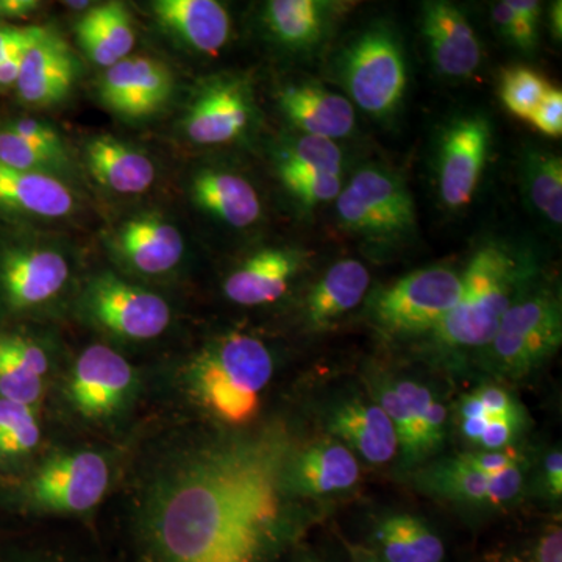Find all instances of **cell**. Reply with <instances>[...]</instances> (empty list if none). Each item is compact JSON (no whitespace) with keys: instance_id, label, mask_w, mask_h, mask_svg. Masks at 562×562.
Listing matches in <instances>:
<instances>
[{"instance_id":"cell-1","label":"cell","mask_w":562,"mask_h":562,"mask_svg":"<svg viewBox=\"0 0 562 562\" xmlns=\"http://www.w3.org/2000/svg\"><path fill=\"white\" fill-rule=\"evenodd\" d=\"M292 453L290 432L273 425L181 460L147 505V562L268 561L286 532Z\"/></svg>"},{"instance_id":"cell-2","label":"cell","mask_w":562,"mask_h":562,"mask_svg":"<svg viewBox=\"0 0 562 562\" xmlns=\"http://www.w3.org/2000/svg\"><path fill=\"white\" fill-rule=\"evenodd\" d=\"M535 272L527 251L497 239L482 244L462 272L460 301L431 331L435 341L442 349H484Z\"/></svg>"},{"instance_id":"cell-3","label":"cell","mask_w":562,"mask_h":562,"mask_svg":"<svg viewBox=\"0 0 562 562\" xmlns=\"http://www.w3.org/2000/svg\"><path fill=\"white\" fill-rule=\"evenodd\" d=\"M273 360L266 344L254 336L231 333L206 344L188 366L192 397L227 424H246L260 408L271 382Z\"/></svg>"},{"instance_id":"cell-4","label":"cell","mask_w":562,"mask_h":562,"mask_svg":"<svg viewBox=\"0 0 562 562\" xmlns=\"http://www.w3.org/2000/svg\"><path fill=\"white\" fill-rule=\"evenodd\" d=\"M336 213L346 231L376 250H394L417 232L412 191L382 165L362 166L351 176L336 198Z\"/></svg>"},{"instance_id":"cell-5","label":"cell","mask_w":562,"mask_h":562,"mask_svg":"<svg viewBox=\"0 0 562 562\" xmlns=\"http://www.w3.org/2000/svg\"><path fill=\"white\" fill-rule=\"evenodd\" d=\"M562 344L560 291L531 283L503 317L484 347L487 371L506 379H522L552 358Z\"/></svg>"},{"instance_id":"cell-6","label":"cell","mask_w":562,"mask_h":562,"mask_svg":"<svg viewBox=\"0 0 562 562\" xmlns=\"http://www.w3.org/2000/svg\"><path fill=\"white\" fill-rule=\"evenodd\" d=\"M339 77L351 105L376 120L401 109L408 88V63L401 35L376 22L350 41L338 61Z\"/></svg>"},{"instance_id":"cell-7","label":"cell","mask_w":562,"mask_h":562,"mask_svg":"<svg viewBox=\"0 0 562 562\" xmlns=\"http://www.w3.org/2000/svg\"><path fill=\"white\" fill-rule=\"evenodd\" d=\"M462 272L449 266H430L402 277L391 286L373 292V322L391 335H420L435 330L458 301Z\"/></svg>"},{"instance_id":"cell-8","label":"cell","mask_w":562,"mask_h":562,"mask_svg":"<svg viewBox=\"0 0 562 562\" xmlns=\"http://www.w3.org/2000/svg\"><path fill=\"white\" fill-rule=\"evenodd\" d=\"M491 147L492 125L482 113L460 114L443 127L436 154V183L446 209L457 211L471 205Z\"/></svg>"},{"instance_id":"cell-9","label":"cell","mask_w":562,"mask_h":562,"mask_svg":"<svg viewBox=\"0 0 562 562\" xmlns=\"http://www.w3.org/2000/svg\"><path fill=\"white\" fill-rule=\"evenodd\" d=\"M85 306L106 331L133 341L157 338L171 324V308L160 295L110 273L90 281Z\"/></svg>"},{"instance_id":"cell-10","label":"cell","mask_w":562,"mask_h":562,"mask_svg":"<svg viewBox=\"0 0 562 562\" xmlns=\"http://www.w3.org/2000/svg\"><path fill=\"white\" fill-rule=\"evenodd\" d=\"M257 117L249 80L224 76L206 81L188 106L183 132L198 146H222L241 138Z\"/></svg>"},{"instance_id":"cell-11","label":"cell","mask_w":562,"mask_h":562,"mask_svg":"<svg viewBox=\"0 0 562 562\" xmlns=\"http://www.w3.org/2000/svg\"><path fill=\"white\" fill-rule=\"evenodd\" d=\"M110 483L109 462L95 452L58 454L29 484V497L52 513H85L94 508Z\"/></svg>"},{"instance_id":"cell-12","label":"cell","mask_w":562,"mask_h":562,"mask_svg":"<svg viewBox=\"0 0 562 562\" xmlns=\"http://www.w3.org/2000/svg\"><path fill=\"white\" fill-rule=\"evenodd\" d=\"M380 406L397 432L398 449L406 462H419L441 447L447 409L427 386L398 380L380 391Z\"/></svg>"},{"instance_id":"cell-13","label":"cell","mask_w":562,"mask_h":562,"mask_svg":"<svg viewBox=\"0 0 562 562\" xmlns=\"http://www.w3.org/2000/svg\"><path fill=\"white\" fill-rule=\"evenodd\" d=\"M171 69L155 58L127 57L106 68L99 80L102 105L125 120H144L158 113L171 99Z\"/></svg>"},{"instance_id":"cell-14","label":"cell","mask_w":562,"mask_h":562,"mask_svg":"<svg viewBox=\"0 0 562 562\" xmlns=\"http://www.w3.org/2000/svg\"><path fill=\"white\" fill-rule=\"evenodd\" d=\"M422 33L432 65L441 76L469 79L482 65V43L468 16L454 3L446 0L422 3Z\"/></svg>"},{"instance_id":"cell-15","label":"cell","mask_w":562,"mask_h":562,"mask_svg":"<svg viewBox=\"0 0 562 562\" xmlns=\"http://www.w3.org/2000/svg\"><path fill=\"white\" fill-rule=\"evenodd\" d=\"M69 262L58 250L16 247L0 258V288L13 310H31L50 302L69 280Z\"/></svg>"},{"instance_id":"cell-16","label":"cell","mask_w":562,"mask_h":562,"mask_svg":"<svg viewBox=\"0 0 562 562\" xmlns=\"http://www.w3.org/2000/svg\"><path fill=\"white\" fill-rule=\"evenodd\" d=\"M133 382L135 373L125 358L98 344L83 350L74 364L70 401L83 416H110L125 402Z\"/></svg>"},{"instance_id":"cell-17","label":"cell","mask_w":562,"mask_h":562,"mask_svg":"<svg viewBox=\"0 0 562 562\" xmlns=\"http://www.w3.org/2000/svg\"><path fill=\"white\" fill-rule=\"evenodd\" d=\"M419 483L424 490L447 501L498 506L519 495L524 472L516 461L502 472L487 476L475 471L460 454L425 469Z\"/></svg>"},{"instance_id":"cell-18","label":"cell","mask_w":562,"mask_h":562,"mask_svg":"<svg viewBox=\"0 0 562 562\" xmlns=\"http://www.w3.org/2000/svg\"><path fill=\"white\" fill-rule=\"evenodd\" d=\"M79 77L76 55L57 33L46 29L22 60L16 90L22 103L46 109L66 99Z\"/></svg>"},{"instance_id":"cell-19","label":"cell","mask_w":562,"mask_h":562,"mask_svg":"<svg viewBox=\"0 0 562 562\" xmlns=\"http://www.w3.org/2000/svg\"><path fill=\"white\" fill-rule=\"evenodd\" d=\"M281 113L302 135L324 139L350 136L357 124L349 99L328 90L319 81L303 80L290 83L277 92Z\"/></svg>"},{"instance_id":"cell-20","label":"cell","mask_w":562,"mask_h":562,"mask_svg":"<svg viewBox=\"0 0 562 562\" xmlns=\"http://www.w3.org/2000/svg\"><path fill=\"white\" fill-rule=\"evenodd\" d=\"M111 247L121 261L146 276L172 271L184 254L179 228L154 213L122 222L114 232Z\"/></svg>"},{"instance_id":"cell-21","label":"cell","mask_w":562,"mask_h":562,"mask_svg":"<svg viewBox=\"0 0 562 562\" xmlns=\"http://www.w3.org/2000/svg\"><path fill=\"white\" fill-rule=\"evenodd\" d=\"M346 3L330 0H271L262 10L269 35L284 49L308 54L330 36Z\"/></svg>"},{"instance_id":"cell-22","label":"cell","mask_w":562,"mask_h":562,"mask_svg":"<svg viewBox=\"0 0 562 562\" xmlns=\"http://www.w3.org/2000/svg\"><path fill=\"white\" fill-rule=\"evenodd\" d=\"M360 480V464L349 447L338 439H321L288 462L284 484L301 495H328L353 487Z\"/></svg>"},{"instance_id":"cell-23","label":"cell","mask_w":562,"mask_h":562,"mask_svg":"<svg viewBox=\"0 0 562 562\" xmlns=\"http://www.w3.org/2000/svg\"><path fill=\"white\" fill-rule=\"evenodd\" d=\"M150 9L162 31L199 54H220L231 40V14L214 0H157Z\"/></svg>"},{"instance_id":"cell-24","label":"cell","mask_w":562,"mask_h":562,"mask_svg":"<svg viewBox=\"0 0 562 562\" xmlns=\"http://www.w3.org/2000/svg\"><path fill=\"white\" fill-rule=\"evenodd\" d=\"M306 255L301 250L272 247L251 255L224 283L228 301L243 306L268 305L290 290Z\"/></svg>"},{"instance_id":"cell-25","label":"cell","mask_w":562,"mask_h":562,"mask_svg":"<svg viewBox=\"0 0 562 562\" xmlns=\"http://www.w3.org/2000/svg\"><path fill=\"white\" fill-rule=\"evenodd\" d=\"M328 425L344 446L371 464L390 462L397 453V432L376 402L350 398L339 403L328 417Z\"/></svg>"},{"instance_id":"cell-26","label":"cell","mask_w":562,"mask_h":562,"mask_svg":"<svg viewBox=\"0 0 562 562\" xmlns=\"http://www.w3.org/2000/svg\"><path fill=\"white\" fill-rule=\"evenodd\" d=\"M85 162L94 180L114 194H143L157 179V168L144 151L111 135L88 140Z\"/></svg>"},{"instance_id":"cell-27","label":"cell","mask_w":562,"mask_h":562,"mask_svg":"<svg viewBox=\"0 0 562 562\" xmlns=\"http://www.w3.org/2000/svg\"><path fill=\"white\" fill-rule=\"evenodd\" d=\"M192 201L233 228H247L261 217V201L249 180L224 169H202L191 183Z\"/></svg>"},{"instance_id":"cell-28","label":"cell","mask_w":562,"mask_h":562,"mask_svg":"<svg viewBox=\"0 0 562 562\" xmlns=\"http://www.w3.org/2000/svg\"><path fill=\"white\" fill-rule=\"evenodd\" d=\"M0 210L58 220L76 210V198L58 177L16 171L0 165Z\"/></svg>"},{"instance_id":"cell-29","label":"cell","mask_w":562,"mask_h":562,"mask_svg":"<svg viewBox=\"0 0 562 562\" xmlns=\"http://www.w3.org/2000/svg\"><path fill=\"white\" fill-rule=\"evenodd\" d=\"M371 273L361 261L335 262L310 291L305 303L306 322L313 328L328 327L357 308L368 294Z\"/></svg>"},{"instance_id":"cell-30","label":"cell","mask_w":562,"mask_h":562,"mask_svg":"<svg viewBox=\"0 0 562 562\" xmlns=\"http://www.w3.org/2000/svg\"><path fill=\"white\" fill-rule=\"evenodd\" d=\"M76 35L87 57L105 69L131 57L136 41L131 13L121 2L90 7L77 22Z\"/></svg>"},{"instance_id":"cell-31","label":"cell","mask_w":562,"mask_h":562,"mask_svg":"<svg viewBox=\"0 0 562 562\" xmlns=\"http://www.w3.org/2000/svg\"><path fill=\"white\" fill-rule=\"evenodd\" d=\"M49 361L24 336H0V398L35 406L44 392Z\"/></svg>"},{"instance_id":"cell-32","label":"cell","mask_w":562,"mask_h":562,"mask_svg":"<svg viewBox=\"0 0 562 562\" xmlns=\"http://www.w3.org/2000/svg\"><path fill=\"white\" fill-rule=\"evenodd\" d=\"M383 562H442L439 536L412 514H392L375 528Z\"/></svg>"},{"instance_id":"cell-33","label":"cell","mask_w":562,"mask_h":562,"mask_svg":"<svg viewBox=\"0 0 562 562\" xmlns=\"http://www.w3.org/2000/svg\"><path fill=\"white\" fill-rule=\"evenodd\" d=\"M520 184L528 205L547 224H562V160L542 149L525 150L520 160Z\"/></svg>"},{"instance_id":"cell-34","label":"cell","mask_w":562,"mask_h":562,"mask_svg":"<svg viewBox=\"0 0 562 562\" xmlns=\"http://www.w3.org/2000/svg\"><path fill=\"white\" fill-rule=\"evenodd\" d=\"M342 150L335 140L301 135L277 155V171L342 173Z\"/></svg>"},{"instance_id":"cell-35","label":"cell","mask_w":562,"mask_h":562,"mask_svg":"<svg viewBox=\"0 0 562 562\" xmlns=\"http://www.w3.org/2000/svg\"><path fill=\"white\" fill-rule=\"evenodd\" d=\"M41 428L33 406L0 398V458H21L38 446Z\"/></svg>"},{"instance_id":"cell-36","label":"cell","mask_w":562,"mask_h":562,"mask_svg":"<svg viewBox=\"0 0 562 562\" xmlns=\"http://www.w3.org/2000/svg\"><path fill=\"white\" fill-rule=\"evenodd\" d=\"M552 85L547 83L541 74L525 66L503 69L501 76V99L514 116L530 121L543 95Z\"/></svg>"},{"instance_id":"cell-37","label":"cell","mask_w":562,"mask_h":562,"mask_svg":"<svg viewBox=\"0 0 562 562\" xmlns=\"http://www.w3.org/2000/svg\"><path fill=\"white\" fill-rule=\"evenodd\" d=\"M0 165L16 171L44 173L58 179L70 171V161L36 149L7 128L0 131Z\"/></svg>"},{"instance_id":"cell-38","label":"cell","mask_w":562,"mask_h":562,"mask_svg":"<svg viewBox=\"0 0 562 562\" xmlns=\"http://www.w3.org/2000/svg\"><path fill=\"white\" fill-rule=\"evenodd\" d=\"M281 183L303 206L336 201L342 190V173L279 171Z\"/></svg>"},{"instance_id":"cell-39","label":"cell","mask_w":562,"mask_h":562,"mask_svg":"<svg viewBox=\"0 0 562 562\" xmlns=\"http://www.w3.org/2000/svg\"><path fill=\"white\" fill-rule=\"evenodd\" d=\"M3 128H7V131L13 133V135L20 136L21 139L36 147V149L61 158V160L70 161V155L65 139L61 138L57 128L52 127L47 122L31 120V117H21V120L10 121Z\"/></svg>"},{"instance_id":"cell-40","label":"cell","mask_w":562,"mask_h":562,"mask_svg":"<svg viewBox=\"0 0 562 562\" xmlns=\"http://www.w3.org/2000/svg\"><path fill=\"white\" fill-rule=\"evenodd\" d=\"M530 122L543 135L552 136V138L562 135V92L560 88H549Z\"/></svg>"},{"instance_id":"cell-41","label":"cell","mask_w":562,"mask_h":562,"mask_svg":"<svg viewBox=\"0 0 562 562\" xmlns=\"http://www.w3.org/2000/svg\"><path fill=\"white\" fill-rule=\"evenodd\" d=\"M491 18L495 29H497L503 38L519 47L520 50L527 52V54L535 52L536 47L532 46L530 40L525 35L522 25H520L512 7H509L508 0H503V2L492 5Z\"/></svg>"},{"instance_id":"cell-42","label":"cell","mask_w":562,"mask_h":562,"mask_svg":"<svg viewBox=\"0 0 562 562\" xmlns=\"http://www.w3.org/2000/svg\"><path fill=\"white\" fill-rule=\"evenodd\" d=\"M522 422L508 417H490L476 443L483 447V450L506 449L522 427Z\"/></svg>"},{"instance_id":"cell-43","label":"cell","mask_w":562,"mask_h":562,"mask_svg":"<svg viewBox=\"0 0 562 562\" xmlns=\"http://www.w3.org/2000/svg\"><path fill=\"white\" fill-rule=\"evenodd\" d=\"M476 397L482 402L484 412L491 417H508V419L524 420L522 409L516 401L497 386H484L475 391Z\"/></svg>"},{"instance_id":"cell-44","label":"cell","mask_w":562,"mask_h":562,"mask_svg":"<svg viewBox=\"0 0 562 562\" xmlns=\"http://www.w3.org/2000/svg\"><path fill=\"white\" fill-rule=\"evenodd\" d=\"M461 457L475 471L487 476L495 475L512 465L513 462L519 461V453L512 447L502 450H479V452L462 453Z\"/></svg>"},{"instance_id":"cell-45","label":"cell","mask_w":562,"mask_h":562,"mask_svg":"<svg viewBox=\"0 0 562 562\" xmlns=\"http://www.w3.org/2000/svg\"><path fill=\"white\" fill-rule=\"evenodd\" d=\"M44 32V27H13L0 24V61L18 52L27 50Z\"/></svg>"},{"instance_id":"cell-46","label":"cell","mask_w":562,"mask_h":562,"mask_svg":"<svg viewBox=\"0 0 562 562\" xmlns=\"http://www.w3.org/2000/svg\"><path fill=\"white\" fill-rule=\"evenodd\" d=\"M508 3L520 25H522L525 35L538 47L541 2H536V0H508Z\"/></svg>"},{"instance_id":"cell-47","label":"cell","mask_w":562,"mask_h":562,"mask_svg":"<svg viewBox=\"0 0 562 562\" xmlns=\"http://www.w3.org/2000/svg\"><path fill=\"white\" fill-rule=\"evenodd\" d=\"M535 562H562V532L554 527L542 536L536 547Z\"/></svg>"},{"instance_id":"cell-48","label":"cell","mask_w":562,"mask_h":562,"mask_svg":"<svg viewBox=\"0 0 562 562\" xmlns=\"http://www.w3.org/2000/svg\"><path fill=\"white\" fill-rule=\"evenodd\" d=\"M546 486L553 498L562 495V453L561 449L553 450L546 458Z\"/></svg>"},{"instance_id":"cell-49","label":"cell","mask_w":562,"mask_h":562,"mask_svg":"<svg viewBox=\"0 0 562 562\" xmlns=\"http://www.w3.org/2000/svg\"><path fill=\"white\" fill-rule=\"evenodd\" d=\"M25 52L27 50L18 52V54L0 61V90H9V88L16 87Z\"/></svg>"},{"instance_id":"cell-50","label":"cell","mask_w":562,"mask_h":562,"mask_svg":"<svg viewBox=\"0 0 562 562\" xmlns=\"http://www.w3.org/2000/svg\"><path fill=\"white\" fill-rule=\"evenodd\" d=\"M40 7L36 0H0V18L21 20L31 16Z\"/></svg>"},{"instance_id":"cell-51","label":"cell","mask_w":562,"mask_h":562,"mask_svg":"<svg viewBox=\"0 0 562 562\" xmlns=\"http://www.w3.org/2000/svg\"><path fill=\"white\" fill-rule=\"evenodd\" d=\"M550 29H552L553 38L560 41L562 35V3L560 0L553 2L550 9Z\"/></svg>"},{"instance_id":"cell-52","label":"cell","mask_w":562,"mask_h":562,"mask_svg":"<svg viewBox=\"0 0 562 562\" xmlns=\"http://www.w3.org/2000/svg\"><path fill=\"white\" fill-rule=\"evenodd\" d=\"M0 562H61L52 558L32 557V554H3L0 553Z\"/></svg>"},{"instance_id":"cell-53","label":"cell","mask_w":562,"mask_h":562,"mask_svg":"<svg viewBox=\"0 0 562 562\" xmlns=\"http://www.w3.org/2000/svg\"><path fill=\"white\" fill-rule=\"evenodd\" d=\"M355 562H383L380 561L375 554L372 553H358L357 558H355Z\"/></svg>"},{"instance_id":"cell-54","label":"cell","mask_w":562,"mask_h":562,"mask_svg":"<svg viewBox=\"0 0 562 562\" xmlns=\"http://www.w3.org/2000/svg\"><path fill=\"white\" fill-rule=\"evenodd\" d=\"M66 7H69V9H76V10H81V9H90V2H68L66 3Z\"/></svg>"}]
</instances>
